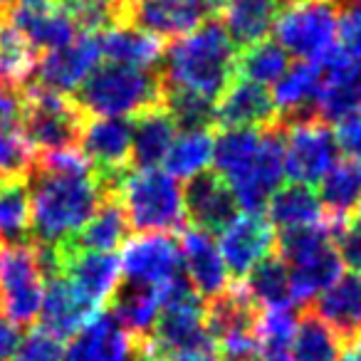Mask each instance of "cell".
I'll return each mask as SVG.
<instances>
[{"label":"cell","instance_id":"36","mask_svg":"<svg viewBox=\"0 0 361 361\" xmlns=\"http://www.w3.org/2000/svg\"><path fill=\"white\" fill-rule=\"evenodd\" d=\"M344 344L341 339L314 314L307 310L297 319V329L290 344V361H341Z\"/></svg>","mask_w":361,"mask_h":361},{"label":"cell","instance_id":"54","mask_svg":"<svg viewBox=\"0 0 361 361\" xmlns=\"http://www.w3.org/2000/svg\"><path fill=\"white\" fill-rule=\"evenodd\" d=\"M354 223H356V226L361 228V206L356 208V213H354Z\"/></svg>","mask_w":361,"mask_h":361},{"label":"cell","instance_id":"20","mask_svg":"<svg viewBox=\"0 0 361 361\" xmlns=\"http://www.w3.org/2000/svg\"><path fill=\"white\" fill-rule=\"evenodd\" d=\"M139 341L111 312H97L65 349V361H134Z\"/></svg>","mask_w":361,"mask_h":361},{"label":"cell","instance_id":"4","mask_svg":"<svg viewBox=\"0 0 361 361\" xmlns=\"http://www.w3.org/2000/svg\"><path fill=\"white\" fill-rule=\"evenodd\" d=\"M111 196L124 208L129 228L139 235H146V233L171 235L173 231H180L186 221L183 188L166 171H126L116 180Z\"/></svg>","mask_w":361,"mask_h":361},{"label":"cell","instance_id":"23","mask_svg":"<svg viewBox=\"0 0 361 361\" xmlns=\"http://www.w3.org/2000/svg\"><path fill=\"white\" fill-rule=\"evenodd\" d=\"M102 57L111 65L136 67V70H156L164 57V42L161 37L141 30L131 20H121L102 30L99 35Z\"/></svg>","mask_w":361,"mask_h":361},{"label":"cell","instance_id":"51","mask_svg":"<svg viewBox=\"0 0 361 361\" xmlns=\"http://www.w3.org/2000/svg\"><path fill=\"white\" fill-rule=\"evenodd\" d=\"M114 3H119V6H124V8H129V11H131L134 6H139L141 0H114Z\"/></svg>","mask_w":361,"mask_h":361},{"label":"cell","instance_id":"6","mask_svg":"<svg viewBox=\"0 0 361 361\" xmlns=\"http://www.w3.org/2000/svg\"><path fill=\"white\" fill-rule=\"evenodd\" d=\"M339 20L341 0H292L275 18V42L300 62L324 65L336 52Z\"/></svg>","mask_w":361,"mask_h":361},{"label":"cell","instance_id":"17","mask_svg":"<svg viewBox=\"0 0 361 361\" xmlns=\"http://www.w3.org/2000/svg\"><path fill=\"white\" fill-rule=\"evenodd\" d=\"M180 267L186 272L188 285L201 300H216L231 290V272H228L218 243L211 233L188 228L180 235Z\"/></svg>","mask_w":361,"mask_h":361},{"label":"cell","instance_id":"13","mask_svg":"<svg viewBox=\"0 0 361 361\" xmlns=\"http://www.w3.org/2000/svg\"><path fill=\"white\" fill-rule=\"evenodd\" d=\"M52 250V247H50ZM57 252V275L67 280V285L99 312L104 302H111L114 292L121 285V262L111 252L77 250L60 247Z\"/></svg>","mask_w":361,"mask_h":361},{"label":"cell","instance_id":"27","mask_svg":"<svg viewBox=\"0 0 361 361\" xmlns=\"http://www.w3.org/2000/svg\"><path fill=\"white\" fill-rule=\"evenodd\" d=\"M322 85V65H312V62H297L290 65L280 82L275 85V106L280 121L277 124L285 126L292 121L302 119H314V104L317 94H319Z\"/></svg>","mask_w":361,"mask_h":361},{"label":"cell","instance_id":"31","mask_svg":"<svg viewBox=\"0 0 361 361\" xmlns=\"http://www.w3.org/2000/svg\"><path fill=\"white\" fill-rule=\"evenodd\" d=\"M111 314L136 341H144L161 314L159 290L134 285V282H121L111 297Z\"/></svg>","mask_w":361,"mask_h":361},{"label":"cell","instance_id":"42","mask_svg":"<svg viewBox=\"0 0 361 361\" xmlns=\"http://www.w3.org/2000/svg\"><path fill=\"white\" fill-rule=\"evenodd\" d=\"M331 240L339 252L341 265L351 267L356 275H361V228L356 223L331 226Z\"/></svg>","mask_w":361,"mask_h":361},{"label":"cell","instance_id":"5","mask_svg":"<svg viewBox=\"0 0 361 361\" xmlns=\"http://www.w3.org/2000/svg\"><path fill=\"white\" fill-rule=\"evenodd\" d=\"M282 262L290 270V297L295 305H310L341 277L339 252L331 240L329 221L322 226L285 231L275 240Z\"/></svg>","mask_w":361,"mask_h":361},{"label":"cell","instance_id":"49","mask_svg":"<svg viewBox=\"0 0 361 361\" xmlns=\"http://www.w3.org/2000/svg\"><path fill=\"white\" fill-rule=\"evenodd\" d=\"M134 361H164V359H161V356L149 354V351H144V349H139V356H136Z\"/></svg>","mask_w":361,"mask_h":361},{"label":"cell","instance_id":"7","mask_svg":"<svg viewBox=\"0 0 361 361\" xmlns=\"http://www.w3.org/2000/svg\"><path fill=\"white\" fill-rule=\"evenodd\" d=\"M45 280V262L35 243L6 245L0 250V307L16 326L37 322Z\"/></svg>","mask_w":361,"mask_h":361},{"label":"cell","instance_id":"14","mask_svg":"<svg viewBox=\"0 0 361 361\" xmlns=\"http://www.w3.org/2000/svg\"><path fill=\"white\" fill-rule=\"evenodd\" d=\"M121 275L126 282L144 287H164L180 272V247L171 235L146 233L124 243L121 250Z\"/></svg>","mask_w":361,"mask_h":361},{"label":"cell","instance_id":"3","mask_svg":"<svg viewBox=\"0 0 361 361\" xmlns=\"http://www.w3.org/2000/svg\"><path fill=\"white\" fill-rule=\"evenodd\" d=\"M75 104L85 116L126 119L164 106V82L156 70L99 65L75 92Z\"/></svg>","mask_w":361,"mask_h":361},{"label":"cell","instance_id":"25","mask_svg":"<svg viewBox=\"0 0 361 361\" xmlns=\"http://www.w3.org/2000/svg\"><path fill=\"white\" fill-rule=\"evenodd\" d=\"M97 314V310H92L70 285L62 275H52L45 280V295H42V307H40V329L50 331L57 339H67L75 336L92 317Z\"/></svg>","mask_w":361,"mask_h":361},{"label":"cell","instance_id":"32","mask_svg":"<svg viewBox=\"0 0 361 361\" xmlns=\"http://www.w3.org/2000/svg\"><path fill=\"white\" fill-rule=\"evenodd\" d=\"M221 13L223 27L235 47H247L270 35L280 11L267 0H223Z\"/></svg>","mask_w":361,"mask_h":361},{"label":"cell","instance_id":"30","mask_svg":"<svg viewBox=\"0 0 361 361\" xmlns=\"http://www.w3.org/2000/svg\"><path fill=\"white\" fill-rule=\"evenodd\" d=\"M319 201L331 226L346 223L361 206V161H336L334 169L319 180Z\"/></svg>","mask_w":361,"mask_h":361},{"label":"cell","instance_id":"39","mask_svg":"<svg viewBox=\"0 0 361 361\" xmlns=\"http://www.w3.org/2000/svg\"><path fill=\"white\" fill-rule=\"evenodd\" d=\"M37 52L18 35L16 30L6 27L0 35V82L27 90L37 67Z\"/></svg>","mask_w":361,"mask_h":361},{"label":"cell","instance_id":"47","mask_svg":"<svg viewBox=\"0 0 361 361\" xmlns=\"http://www.w3.org/2000/svg\"><path fill=\"white\" fill-rule=\"evenodd\" d=\"M171 361H223V359L213 349H206V351H188V354H178Z\"/></svg>","mask_w":361,"mask_h":361},{"label":"cell","instance_id":"21","mask_svg":"<svg viewBox=\"0 0 361 361\" xmlns=\"http://www.w3.org/2000/svg\"><path fill=\"white\" fill-rule=\"evenodd\" d=\"M361 106V65L339 50L322 65V85L314 116L324 124H339Z\"/></svg>","mask_w":361,"mask_h":361},{"label":"cell","instance_id":"2","mask_svg":"<svg viewBox=\"0 0 361 361\" xmlns=\"http://www.w3.org/2000/svg\"><path fill=\"white\" fill-rule=\"evenodd\" d=\"M235 42L221 20H211L166 47L159 75L164 90L188 92L216 102L235 80Z\"/></svg>","mask_w":361,"mask_h":361},{"label":"cell","instance_id":"16","mask_svg":"<svg viewBox=\"0 0 361 361\" xmlns=\"http://www.w3.org/2000/svg\"><path fill=\"white\" fill-rule=\"evenodd\" d=\"M6 23H11L8 27L16 30L35 52H52L82 35L62 0L8 8Z\"/></svg>","mask_w":361,"mask_h":361},{"label":"cell","instance_id":"15","mask_svg":"<svg viewBox=\"0 0 361 361\" xmlns=\"http://www.w3.org/2000/svg\"><path fill=\"white\" fill-rule=\"evenodd\" d=\"M223 0H141L131 8V23L156 37H183L216 20Z\"/></svg>","mask_w":361,"mask_h":361},{"label":"cell","instance_id":"46","mask_svg":"<svg viewBox=\"0 0 361 361\" xmlns=\"http://www.w3.org/2000/svg\"><path fill=\"white\" fill-rule=\"evenodd\" d=\"M20 326H16L6 314H0V361L13 359L18 344H20Z\"/></svg>","mask_w":361,"mask_h":361},{"label":"cell","instance_id":"26","mask_svg":"<svg viewBox=\"0 0 361 361\" xmlns=\"http://www.w3.org/2000/svg\"><path fill=\"white\" fill-rule=\"evenodd\" d=\"M314 314L339 336L341 341L361 339V275H341L329 290L314 300Z\"/></svg>","mask_w":361,"mask_h":361},{"label":"cell","instance_id":"35","mask_svg":"<svg viewBox=\"0 0 361 361\" xmlns=\"http://www.w3.org/2000/svg\"><path fill=\"white\" fill-rule=\"evenodd\" d=\"M243 292L257 310H270V307L292 305L290 297V270L282 262L280 255H267L262 262H257L243 282Z\"/></svg>","mask_w":361,"mask_h":361},{"label":"cell","instance_id":"9","mask_svg":"<svg viewBox=\"0 0 361 361\" xmlns=\"http://www.w3.org/2000/svg\"><path fill=\"white\" fill-rule=\"evenodd\" d=\"M85 119L87 116L72 97L27 90L20 129L32 149H40V154H45V151L77 149Z\"/></svg>","mask_w":361,"mask_h":361},{"label":"cell","instance_id":"41","mask_svg":"<svg viewBox=\"0 0 361 361\" xmlns=\"http://www.w3.org/2000/svg\"><path fill=\"white\" fill-rule=\"evenodd\" d=\"M13 361H65V344L45 329H32L18 344Z\"/></svg>","mask_w":361,"mask_h":361},{"label":"cell","instance_id":"43","mask_svg":"<svg viewBox=\"0 0 361 361\" xmlns=\"http://www.w3.org/2000/svg\"><path fill=\"white\" fill-rule=\"evenodd\" d=\"M336 50H339L341 55L349 57V60H354L361 65V8L341 11Z\"/></svg>","mask_w":361,"mask_h":361},{"label":"cell","instance_id":"33","mask_svg":"<svg viewBox=\"0 0 361 361\" xmlns=\"http://www.w3.org/2000/svg\"><path fill=\"white\" fill-rule=\"evenodd\" d=\"M129 221L124 216V208L119 206L111 193H106L104 201L94 211V216L87 221V226L80 231V235L67 247L77 250H94V252H111L126 243L129 235Z\"/></svg>","mask_w":361,"mask_h":361},{"label":"cell","instance_id":"19","mask_svg":"<svg viewBox=\"0 0 361 361\" xmlns=\"http://www.w3.org/2000/svg\"><path fill=\"white\" fill-rule=\"evenodd\" d=\"M280 114L267 87L247 80H233L213 106V124L221 129H270Z\"/></svg>","mask_w":361,"mask_h":361},{"label":"cell","instance_id":"10","mask_svg":"<svg viewBox=\"0 0 361 361\" xmlns=\"http://www.w3.org/2000/svg\"><path fill=\"white\" fill-rule=\"evenodd\" d=\"M285 141V176L292 183L314 186L339 161V144L329 124L314 119L282 126Z\"/></svg>","mask_w":361,"mask_h":361},{"label":"cell","instance_id":"53","mask_svg":"<svg viewBox=\"0 0 361 361\" xmlns=\"http://www.w3.org/2000/svg\"><path fill=\"white\" fill-rule=\"evenodd\" d=\"M3 30H6V11L0 8V35H3Z\"/></svg>","mask_w":361,"mask_h":361},{"label":"cell","instance_id":"55","mask_svg":"<svg viewBox=\"0 0 361 361\" xmlns=\"http://www.w3.org/2000/svg\"><path fill=\"white\" fill-rule=\"evenodd\" d=\"M354 3H356V8H361V0H354Z\"/></svg>","mask_w":361,"mask_h":361},{"label":"cell","instance_id":"38","mask_svg":"<svg viewBox=\"0 0 361 361\" xmlns=\"http://www.w3.org/2000/svg\"><path fill=\"white\" fill-rule=\"evenodd\" d=\"M0 243H30V193L27 180H0Z\"/></svg>","mask_w":361,"mask_h":361},{"label":"cell","instance_id":"50","mask_svg":"<svg viewBox=\"0 0 361 361\" xmlns=\"http://www.w3.org/2000/svg\"><path fill=\"white\" fill-rule=\"evenodd\" d=\"M32 3H47V0H13L11 8H16V6H32Z\"/></svg>","mask_w":361,"mask_h":361},{"label":"cell","instance_id":"22","mask_svg":"<svg viewBox=\"0 0 361 361\" xmlns=\"http://www.w3.org/2000/svg\"><path fill=\"white\" fill-rule=\"evenodd\" d=\"M183 208H186V218L193 223V228L211 233V235L216 231L221 233L238 216V203L233 198V191L216 171H206L188 180L186 191H183Z\"/></svg>","mask_w":361,"mask_h":361},{"label":"cell","instance_id":"45","mask_svg":"<svg viewBox=\"0 0 361 361\" xmlns=\"http://www.w3.org/2000/svg\"><path fill=\"white\" fill-rule=\"evenodd\" d=\"M27 90L0 82V126L20 124L23 109H25Z\"/></svg>","mask_w":361,"mask_h":361},{"label":"cell","instance_id":"28","mask_svg":"<svg viewBox=\"0 0 361 361\" xmlns=\"http://www.w3.org/2000/svg\"><path fill=\"white\" fill-rule=\"evenodd\" d=\"M176 134H178V126L164 106L134 116L131 121V164L139 171L159 169L169 156Z\"/></svg>","mask_w":361,"mask_h":361},{"label":"cell","instance_id":"48","mask_svg":"<svg viewBox=\"0 0 361 361\" xmlns=\"http://www.w3.org/2000/svg\"><path fill=\"white\" fill-rule=\"evenodd\" d=\"M341 361H361V339L351 341L341 354Z\"/></svg>","mask_w":361,"mask_h":361},{"label":"cell","instance_id":"18","mask_svg":"<svg viewBox=\"0 0 361 361\" xmlns=\"http://www.w3.org/2000/svg\"><path fill=\"white\" fill-rule=\"evenodd\" d=\"M275 240V231L265 218L255 213H243L221 231L218 250L231 277H245L257 262L270 255Z\"/></svg>","mask_w":361,"mask_h":361},{"label":"cell","instance_id":"8","mask_svg":"<svg viewBox=\"0 0 361 361\" xmlns=\"http://www.w3.org/2000/svg\"><path fill=\"white\" fill-rule=\"evenodd\" d=\"M260 310L247 300L243 287H231L226 295L206 305V329L213 351L223 361H257Z\"/></svg>","mask_w":361,"mask_h":361},{"label":"cell","instance_id":"24","mask_svg":"<svg viewBox=\"0 0 361 361\" xmlns=\"http://www.w3.org/2000/svg\"><path fill=\"white\" fill-rule=\"evenodd\" d=\"M267 129H223L213 141V166L228 188L245 180L265 149Z\"/></svg>","mask_w":361,"mask_h":361},{"label":"cell","instance_id":"29","mask_svg":"<svg viewBox=\"0 0 361 361\" xmlns=\"http://www.w3.org/2000/svg\"><path fill=\"white\" fill-rule=\"evenodd\" d=\"M265 211H267V223L272 228H280L282 233L326 223L319 193H314L312 186H302V183L280 186L275 191V196L270 198Z\"/></svg>","mask_w":361,"mask_h":361},{"label":"cell","instance_id":"34","mask_svg":"<svg viewBox=\"0 0 361 361\" xmlns=\"http://www.w3.org/2000/svg\"><path fill=\"white\" fill-rule=\"evenodd\" d=\"M213 141L216 136L211 129H180L164 161L166 173L178 183L206 173L213 164Z\"/></svg>","mask_w":361,"mask_h":361},{"label":"cell","instance_id":"37","mask_svg":"<svg viewBox=\"0 0 361 361\" xmlns=\"http://www.w3.org/2000/svg\"><path fill=\"white\" fill-rule=\"evenodd\" d=\"M290 70V55L275 40H260L247 47H240L235 60V72L240 80L255 82L260 87H270L285 77Z\"/></svg>","mask_w":361,"mask_h":361},{"label":"cell","instance_id":"11","mask_svg":"<svg viewBox=\"0 0 361 361\" xmlns=\"http://www.w3.org/2000/svg\"><path fill=\"white\" fill-rule=\"evenodd\" d=\"M82 156L90 161L94 176L106 193L114 191L116 180L129 171L131 164V121L111 116L85 119L80 134Z\"/></svg>","mask_w":361,"mask_h":361},{"label":"cell","instance_id":"12","mask_svg":"<svg viewBox=\"0 0 361 361\" xmlns=\"http://www.w3.org/2000/svg\"><path fill=\"white\" fill-rule=\"evenodd\" d=\"M102 50L97 35H80L70 45L57 47L37 60L35 75L27 90L50 92V94L72 97L92 72L99 67Z\"/></svg>","mask_w":361,"mask_h":361},{"label":"cell","instance_id":"40","mask_svg":"<svg viewBox=\"0 0 361 361\" xmlns=\"http://www.w3.org/2000/svg\"><path fill=\"white\" fill-rule=\"evenodd\" d=\"M35 159L37 154L23 134L20 124L0 126V180L27 178Z\"/></svg>","mask_w":361,"mask_h":361},{"label":"cell","instance_id":"1","mask_svg":"<svg viewBox=\"0 0 361 361\" xmlns=\"http://www.w3.org/2000/svg\"><path fill=\"white\" fill-rule=\"evenodd\" d=\"M25 180L30 193V243L37 247H67L106 196L90 161L77 149L40 154Z\"/></svg>","mask_w":361,"mask_h":361},{"label":"cell","instance_id":"52","mask_svg":"<svg viewBox=\"0 0 361 361\" xmlns=\"http://www.w3.org/2000/svg\"><path fill=\"white\" fill-rule=\"evenodd\" d=\"M267 3H270V6H275L277 11H282V8H285L287 3H292V0H267Z\"/></svg>","mask_w":361,"mask_h":361},{"label":"cell","instance_id":"44","mask_svg":"<svg viewBox=\"0 0 361 361\" xmlns=\"http://www.w3.org/2000/svg\"><path fill=\"white\" fill-rule=\"evenodd\" d=\"M334 136H336V144H339V151H344L346 159L361 161V106L336 124Z\"/></svg>","mask_w":361,"mask_h":361}]
</instances>
